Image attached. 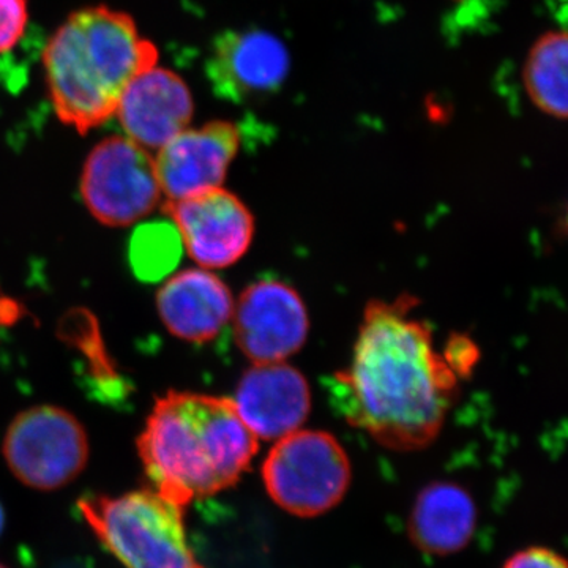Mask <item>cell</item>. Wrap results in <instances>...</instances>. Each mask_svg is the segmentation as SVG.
I'll return each instance as SVG.
<instances>
[{
    "label": "cell",
    "mask_w": 568,
    "mask_h": 568,
    "mask_svg": "<svg viewBox=\"0 0 568 568\" xmlns=\"http://www.w3.org/2000/svg\"><path fill=\"white\" fill-rule=\"evenodd\" d=\"M115 115L126 138L141 148L160 149L192 121V92L174 71L155 65L130 82Z\"/></svg>",
    "instance_id": "13"
},
{
    "label": "cell",
    "mask_w": 568,
    "mask_h": 568,
    "mask_svg": "<svg viewBox=\"0 0 568 568\" xmlns=\"http://www.w3.org/2000/svg\"><path fill=\"white\" fill-rule=\"evenodd\" d=\"M28 20L26 0H0V52L17 47L28 28Z\"/></svg>",
    "instance_id": "18"
},
{
    "label": "cell",
    "mask_w": 568,
    "mask_h": 568,
    "mask_svg": "<svg viewBox=\"0 0 568 568\" xmlns=\"http://www.w3.org/2000/svg\"><path fill=\"white\" fill-rule=\"evenodd\" d=\"M0 568H9L6 566V564L0 562Z\"/></svg>",
    "instance_id": "21"
},
{
    "label": "cell",
    "mask_w": 568,
    "mask_h": 568,
    "mask_svg": "<svg viewBox=\"0 0 568 568\" xmlns=\"http://www.w3.org/2000/svg\"><path fill=\"white\" fill-rule=\"evenodd\" d=\"M234 336L253 365L276 364L298 353L308 338V312L301 295L280 280L250 284L234 304Z\"/></svg>",
    "instance_id": "9"
},
{
    "label": "cell",
    "mask_w": 568,
    "mask_h": 568,
    "mask_svg": "<svg viewBox=\"0 0 568 568\" xmlns=\"http://www.w3.org/2000/svg\"><path fill=\"white\" fill-rule=\"evenodd\" d=\"M567 69L568 40L564 31L544 33L530 48L523 67L530 102L551 118H567Z\"/></svg>",
    "instance_id": "16"
},
{
    "label": "cell",
    "mask_w": 568,
    "mask_h": 568,
    "mask_svg": "<svg viewBox=\"0 0 568 568\" xmlns=\"http://www.w3.org/2000/svg\"><path fill=\"white\" fill-rule=\"evenodd\" d=\"M159 61L130 14L110 7L71 13L48 41L44 78L55 114L81 134L115 115L122 93Z\"/></svg>",
    "instance_id": "3"
},
{
    "label": "cell",
    "mask_w": 568,
    "mask_h": 568,
    "mask_svg": "<svg viewBox=\"0 0 568 568\" xmlns=\"http://www.w3.org/2000/svg\"><path fill=\"white\" fill-rule=\"evenodd\" d=\"M6 510H3L2 503H0V536L3 534V529H6Z\"/></svg>",
    "instance_id": "20"
},
{
    "label": "cell",
    "mask_w": 568,
    "mask_h": 568,
    "mask_svg": "<svg viewBox=\"0 0 568 568\" xmlns=\"http://www.w3.org/2000/svg\"><path fill=\"white\" fill-rule=\"evenodd\" d=\"M89 437L73 414L59 406L22 410L3 436L10 473L37 491H55L81 476L89 462Z\"/></svg>",
    "instance_id": "6"
},
{
    "label": "cell",
    "mask_w": 568,
    "mask_h": 568,
    "mask_svg": "<svg viewBox=\"0 0 568 568\" xmlns=\"http://www.w3.org/2000/svg\"><path fill=\"white\" fill-rule=\"evenodd\" d=\"M477 519L476 500L467 489L454 481H433L410 508L407 534L425 555L446 558L469 545Z\"/></svg>",
    "instance_id": "15"
},
{
    "label": "cell",
    "mask_w": 568,
    "mask_h": 568,
    "mask_svg": "<svg viewBox=\"0 0 568 568\" xmlns=\"http://www.w3.org/2000/svg\"><path fill=\"white\" fill-rule=\"evenodd\" d=\"M207 70L216 93L242 102L278 91L290 74L291 55L272 32L231 31L216 39Z\"/></svg>",
    "instance_id": "11"
},
{
    "label": "cell",
    "mask_w": 568,
    "mask_h": 568,
    "mask_svg": "<svg viewBox=\"0 0 568 568\" xmlns=\"http://www.w3.org/2000/svg\"><path fill=\"white\" fill-rule=\"evenodd\" d=\"M182 242L174 224L149 223L136 230L130 244L134 274L145 282L170 275L181 260Z\"/></svg>",
    "instance_id": "17"
},
{
    "label": "cell",
    "mask_w": 568,
    "mask_h": 568,
    "mask_svg": "<svg viewBox=\"0 0 568 568\" xmlns=\"http://www.w3.org/2000/svg\"><path fill=\"white\" fill-rule=\"evenodd\" d=\"M230 286L209 268H186L164 282L156 294L160 320L183 342H212L233 320Z\"/></svg>",
    "instance_id": "14"
},
{
    "label": "cell",
    "mask_w": 568,
    "mask_h": 568,
    "mask_svg": "<svg viewBox=\"0 0 568 568\" xmlns=\"http://www.w3.org/2000/svg\"><path fill=\"white\" fill-rule=\"evenodd\" d=\"M241 145L233 122L213 121L201 129H185L159 149L155 162L162 193L168 201L220 189Z\"/></svg>",
    "instance_id": "10"
},
{
    "label": "cell",
    "mask_w": 568,
    "mask_h": 568,
    "mask_svg": "<svg viewBox=\"0 0 568 568\" xmlns=\"http://www.w3.org/2000/svg\"><path fill=\"white\" fill-rule=\"evenodd\" d=\"M257 450L233 398L192 392L156 399L138 437L152 489L183 507L233 488Z\"/></svg>",
    "instance_id": "2"
},
{
    "label": "cell",
    "mask_w": 568,
    "mask_h": 568,
    "mask_svg": "<svg viewBox=\"0 0 568 568\" xmlns=\"http://www.w3.org/2000/svg\"><path fill=\"white\" fill-rule=\"evenodd\" d=\"M81 517L125 568H205L186 538L185 507L155 489L85 496Z\"/></svg>",
    "instance_id": "4"
},
{
    "label": "cell",
    "mask_w": 568,
    "mask_h": 568,
    "mask_svg": "<svg viewBox=\"0 0 568 568\" xmlns=\"http://www.w3.org/2000/svg\"><path fill=\"white\" fill-rule=\"evenodd\" d=\"M182 246L201 268L231 267L252 246L254 219L248 207L223 186L166 201Z\"/></svg>",
    "instance_id": "8"
},
{
    "label": "cell",
    "mask_w": 568,
    "mask_h": 568,
    "mask_svg": "<svg viewBox=\"0 0 568 568\" xmlns=\"http://www.w3.org/2000/svg\"><path fill=\"white\" fill-rule=\"evenodd\" d=\"M504 568H567V562L552 549L530 547L515 552Z\"/></svg>",
    "instance_id": "19"
},
{
    "label": "cell",
    "mask_w": 568,
    "mask_h": 568,
    "mask_svg": "<svg viewBox=\"0 0 568 568\" xmlns=\"http://www.w3.org/2000/svg\"><path fill=\"white\" fill-rule=\"evenodd\" d=\"M81 196L104 226L126 227L145 219L162 197L151 153L130 138H106L85 160Z\"/></svg>",
    "instance_id": "7"
},
{
    "label": "cell",
    "mask_w": 568,
    "mask_h": 568,
    "mask_svg": "<svg viewBox=\"0 0 568 568\" xmlns=\"http://www.w3.org/2000/svg\"><path fill=\"white\" fill-rule=\"evenodd\" d=\"M416 305L407 294L369 302L349 368L332 379L347 424L396 452L435 443L465 377L447 349L437 351L429 325L413 316Z\"/></svg>",
    "instance_id": "1"
},
{
    "label": "cell",
    "mask_w": 568,
    "mask_h": 568,
    "mask_svg": "<svg viewBox=\"0 0 568 568\" xmlns=\"http://www.w3.org/2000/svg\"><path fill=\"white\" fill-rule=\"evenodd\" d=\"M261 474L268 497L298 518H316L334 510L353 481L345 447L320 429H295L275 440Z\"/></svg>",
    "instance_id": "5"
},
{
    "label": "cell",
    "mask_w": 568,
    "mask_h": 568,
    "mask_svg": "<svg viewBox=\"0 0 568 568\" xmlns=\"http://www.w3.org/2000/svg\"><path fill=\"white\" fill-rule=\"evenodd\" d=\"M239 416L260 440H278L301 429L312 409L308 381L294 366L253 365L233 399Z\"/></svg>",
    "instance_id": "12"
}]
</instances>
